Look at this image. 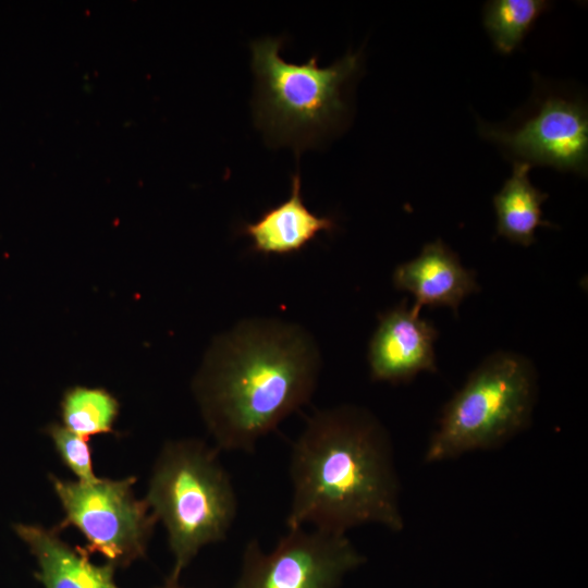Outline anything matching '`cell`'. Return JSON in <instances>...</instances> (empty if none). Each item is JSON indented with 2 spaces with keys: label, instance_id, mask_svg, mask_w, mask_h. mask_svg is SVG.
I'll list each match as a JSON object with an SVG mask.
<instances>
[{
  "label": "cell",
  "instance_id": "cell-8",
  "mask_svg": "<svg viewBox=\"0 0 588 588\" xmlns=\"http://www.w3.org/2000/svg\"><path fill=\"white\" fill-rule=\"evenodd\" d=\"M479 132L515 161L587 174L588 114L581 100L548 95L515 126L480 122Z\"/></svg>",
  "mask_w": 588,
  "mask_h": 588
},
{
  "label": "cell",
  "instance_id": "cell-4",
  "mask_svg": "<svg viewBox=\"0 0 588 588\" xmlns=\"http://www.w3.org/2000/svg\"><path fill=\"white\" fill-rule=\"evenodd\" d=\"M537 394V372L527 357L489 355L442 408L424 461L436 464L503 446L530 426Z\"/></svg>",
  "mask_w": 588,
  "mask_h": 588
},
{
  "label": "cell",
  "instance_id": "cell-3",
  "mask_svg": "<svg viewBox=\"0 0 588 588\" xmlns=\"http://www.w3.org/2000/svg\"><path fill=\"white\" fill-rule=\"evenodd\" d=\"M219 450L198 439L167 442L149 481L146 502L168 534L177 584L199 551L226 539L237 514L232 479Z\"/></svg>",
  "mask_w": 588,
  "mask_h": 588
},
{
  "label": "cell",
  "instance_id": "cell-5",
  "mask_svg": "<svg viewBox=\"0 0 588 588\" xmlns=\"http://www.w3.org/2000/svg\"><path fill=\"white\" fill-rule=\"evenodd\" d=\"M282 39L252 41V68L257 79L255 119L275 142L302 148L334 127L346 111L344 84L357 72L359 56L348 52L319 68L317 57L289 63L279 56Z\"/></svg>",
  "mask_w": 588,
  "mask_h": 588
},
{
  "label": "cell",
  "instance_id": "cell-14",
  "mask_svg": "<svg viewBox=\"0 0 588 588\" xmlns=\"http://www.w3.org/2000/svg\"><path fill=\"white\" fill-rule=\"evenodd\" d=\"M119 401L102 388L72 387L63 393L60 412L63 426L88 439L113 432Z\"/></svg>",
  "mask_w": 588,
  "mask_h": 588
},
{
  "label": "cell",
  "instance_id": "cell-9",
  "mask_svg": "<svg viewBox=\"0 0 588 588\" xmlns=\"http://www.w3.org/2000/svg\"><path fill=\"white\" fill-rule=\"evenodd\" d=\"M437 338V329L414 314L405 299L383 313L368 347L371 379L401 384L420 372H436Z\"/></svg>",
  "mask_w": 588,
  "mask_h": 588
},
{
  "label": "cell",
  "instance_id": "cell-13",
  "mask_svg": "<svg viewBox=\"0 0 588 588\" xmlns=\"http://www.w3.org/2000/svg\"><path fill=\"white\" fill-rule=\"evenodd\" d=\"M529 169L530 164L515 161L512 175L493 196L497 235L523 246L535 243V233L539 226L551 225L542 219L541 210L548 194L531 184Z\"/></svg>",
  "mask_w": 588,
  "mask_h": 588
},
{
  "label": "cell",
  "instance_id": "cell-11",
  "mask_svg": "<svg viewBox=\"0 0 588 588\" xmlns=\"http://www.w3.org/2000/svg\"><path fill=\"white\" fill-rule=\"evenodd\" d=\"M14 530L35 556V577L44 588H120L112 564L93 563L85 549L71 547L57 529L17 524Z\"/></svg>",
  "mask_w": 588,
  "mask_h": 588
},
{
  "label": "cell",
  "instance_id": "cell-15",
  "mask_svg": "<svg viewBox=\"0 0 588 588\" xmlns=\"http://www.w3.org/2000/svg\"><path fill=\"white\" fill-rule=\"evenodd\" d=\"M544 0H492L485 4L483 25L495 49L509 54L549 8Z\"/></svg>",
  "mask_w": 588,
  "mask_h": 588
},
{
  "label": "cell",
  "instance_id": "cell-16",
  "mask_svg": "<svg viewBox=\"0 0 588 588\" xmlns=\"http://www.w3.org/2000/svg\"><path fill=\"white\" fill-rule=\"evenodd\" d=\"M53 445L64 465L79 481H93L97 478L94 473L91 449L85 439L58 422H51L46 428Z\"/></svg>",
  "mask_w": 588,
  "mask_h": 588
},
{
  "label": "cell",
  "instance_id": "cell-1",
  "mask_svg": "<svg viewBox=\"0 0 588 588\" xmlns=\"http://www.w3.org/2000/svg\"><path fill=\"white\" fill-rule=\"evenodd\" d=\"M321 356L313 335L279 319H244L216 336L192 389L219 451L255 450L318 383Z\"/></svg>",
  "mask_w": 588,
  "mask_h": 588
},
{
  "label": "cell",
  "instance_id": "cell-12",
  "mask_svg": "<svg viewBox=\"0 0 588 588\" xmlns=\"http://www.w3.org/2000/svg\"><path fill=\"white\" fill-rule=\"evenodd\" d=\"M335 222L330 217L311 212L301 194L299 172L292 175L290 197L266 210L261 217L243 226L253 240V249L261 254H291L301 250L321 231H332Z\"/></svg>",
  "mask_w": 588,
  "mask_h": 588
},
{
  "label": "cell",
  "instance_id": "cell-17",
  "mask_svg": "<svg viewBox=\"0 0 588 588\" xmlns=\"http://www.w3.org/2000/svg\"><path fill=\"white\" fill-rule=\"evenodd\" d=\"M160 588H182L179 586V584H166L163 587Z\"/></svg>",
  "mask_w": 588,
  "mask_h": 588
},
{
  "label": "cell",
  "instance_id": "cell-2",
  "mask_svg": "<svg viewBox=\"0 0 588 588\" xmlns=\"http://www.w3.org/2000/svg\"><path fill=\"white\" fill-rule=\"evenodd\" d=\"M289 474L287 529L346 534L369 524L404 529L391 437L365 407L315 412L292 443Z\"/></svg>",
  "mask_w": 588,
  "mask_h": 588
},
{
  "label": "cell",
  "instance_id": "cell-10",
  "mask_svg": "<svg viewBox=\"0 0 588 588\" xmlns=\"http://www.w3.org/2000/svg\"><path fill=\"white\" fill-rule=\"evenodd\" d=\"M392 281L397 290L413 294L416 315L424 306H448L456 314L463 299L479 291L475 273L441 240L425 244L417 257L399 265Z\"/></svg>",
  "mask_w": 588,
  "mask_h": 588
},
{
  "label": "cell",
  "instance_id": "cell-6",
  "mask_svg": "<svg viewBox=\"0 0 588 588\" xmlns=\"http://www.w3.org/2000/svg\"><path fill=\"white\" fill-rule=\"evenodd\" d=\"M50 480L64 512L58 531L75 527L86 539V552L100 553L115 568L145 556L158 520L146 500L135 498V477Z\"/></svg>",
  "mask_w": 588,
  "mask_h": 588
},
{
  "label": "cell",
  "instance_id": "cell-7",
  "mask_svg": "<svg viewBox=\"0 0 588 588\" xmlns=\"http://www.w3.org/2000/svg\"><path fill=\"white\" fill-rule=\"evenodd\" d=\"M365 562L346 534L287 529L268 552L258 539L247 541L232 588H340Z\"/></svg>",
  "mask_w": 588,
  "mask_h": 588
}]
</instances>
